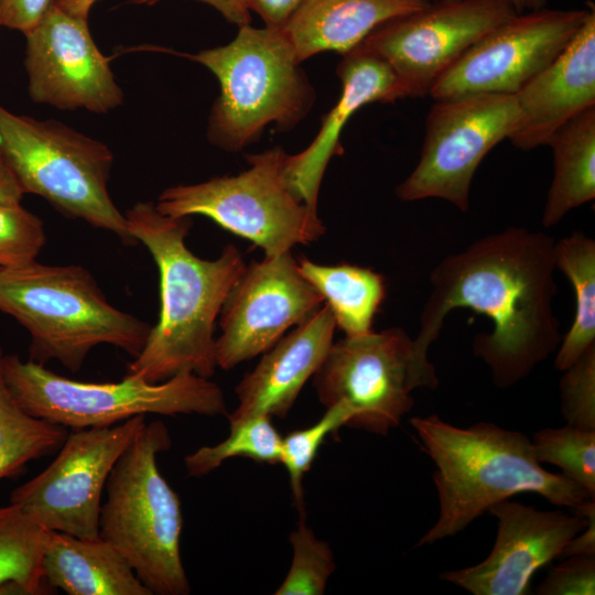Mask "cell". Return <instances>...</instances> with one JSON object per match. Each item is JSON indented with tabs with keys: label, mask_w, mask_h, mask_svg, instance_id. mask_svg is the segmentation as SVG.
<instances>
[{
	"label": "cell",
	"mask_w": 595,
	"mask_h": 595,
	"mask_svg": "<svg viewBox=\"0 0 595 595\" xmlns=\"http://www.w3.org/2000/svg\"><path fill=\"white\" fill-rule=\"evenodd\" d=\"M313 385L326 408L340 401L351 407L346 426L386 435L412 409V391L435 389L439 378L409 334L391 327L334 342Z\"/></svg>",
	"instance_id": "10"
},
{
	"label": "cell",
	"mask_w": 595,
	"mask_h": 595,
	"mask_svg": "<svg viewBox=\"0 0 595 595\" xmlns=\"http://www.w3.org/2000/svg\"><path fill=\"white\" fill-rule=\"evenodd\" d=\"M561 413L566 424L595 431V345L563 371Z\"/></svg>",
	"instance_id": "33"
},
{
	"label": "cell",
	"mask_w": 595,
	"mask_h": 595,
	"mask_svg": "<svg viewBox=\"0 0 595 595\" xmlns=\"http://www.w3.org/2000/svg\"><path fill=\"white\" fill-rule=\"evenodd\" d=\"M518 120L509 140L524 151L545 145L566 121L595 106V9L561 54L516 95Z\"/></svg>",
	"instance_id": "18"
},
{
	"label": "cell",
	"mask_w": 595,
	"mask_h": 595,
	"mask_svg": "<svg viewBox=\"0 0 595 595\" xmlns=\"http://www.w3.org/2000/svg\"><path fill=\"white\" fill-rule=\"evenodd\" d=\"M54 3L66 13L88 19L91 7L97 0H53Z\"/></svg>",
	"instance_id": "40"
},
{
	"label": "cell",
	"mask_w": 595,
	"mask_h": 595,
	"mask_svg": "<svg viewBox=\"0 0 595 595\" xmlns=\"http://www.w3.org/2000/svg\"><path fill=\"white\" fill-rule=\"evenodd\" d=\"M24 35L28 94L33 102L94 113L122 105L123 91L87 19L71 15L52 1Z\"/></svg>",
	"instance_id": "15"
},
{
	"label": "cell",
	"mask_w": 595,
	"mask_h": 595,
	"mask_svg": "<svg viewBox=\"0 0 595 595\" xmlns=\"http://www.w3.org/2000/svg\"><path fill=\"white\" fill-rule=\"evenodd\" d=\"M42 219L19 204L0 203V269L36 260L45 245Z\"/></svg>",
	"instance_id": "32"
},
{
	"label": "cell",
	"mask_w": 595,
	"mask_h": 595,
	"mask_svg": "<svg viewBox=\"0 0 595 595\" xmlns=\"http://www.w3.org/2000/svg\"><path fill=\"white\" fill-rule=\"evenodd\" d=\"M429 1H437V0H429Z\"/></svg>",
	"instance_id": "42"
},
{
	"label": "cell",
	"mask_w": 595,
	"mask_h": 595,
	"mask_svg": "<svg viewBox=\"0 0 595 595\" xmlns=\"http://www.w3.org/2000/svg\"><path fill=\"white\" fill-rule=\"evenodd\" d=\"M282 436L267 415L252 416L230 424L227 439L213 446H202L188 454L185 468L191 477H202L231 457L258 463L280 464Z\"/></svg>",
	"instance_id": "28"
},
{
	"label": "cell",
	"mask_w": 595,
	"mask_h": 595,
	"mask_svg": "<svg viewBox=\"0 0 595 595\" xmlns=\"http://www.w3.org/2000/svg\"><path fill=\"white\" fill-rule=\"evenodd\" d=\"M0 148L24 193L41 196L65 216L136 240L112 202L110 148L55 120L17 115L0 105Z\"/></svg>",
	"instance_id": "8"
},
{
	"label": "cell",
	"mask_w": 595,
	"mask_h": 595,
	"mask_svg": "<svg viewBox=\"0 0 595 595\" xmlns=\"http://www.w3.org/2000/svg\"><path fill=\"white\" fill-rule=\"evenodd\" d=\"M24 194L22 186L0 148V203L19 204Z\"/></svg>",
	"instance_id": "39"
},
{
	"label": "cell",
	"mask_w": 595,
	"mask_h": 595,
	"mask_svg": "<svg viewBox=\"0 0 595 595\" xmlns=\"http://www.w3.org/2000/svg\"><path fill=\"white\" fill-rule=\"evenodd\" d=\"M517 14L507 0H437L387 21L360 45L390 66L399 99L423 97L475 42Z\"/></svg>",
	"instance_id": "13"
},
{
	"label": "cell",
	"mask_w": 595,
	"mask_h": 595,
	"mask_svg": "<svg viewBox=\"0 0 595 595\" xmlns=\"http://www.w3.org/2000/svg\"><path fill=\"white\" fill-rule=\"evenodd\" d=\"M554 239L524 227L482 237L444 258L430 274L431 293L413 339L428 357L445 317L455 309L487 316L493 331L477 334L474 355L490 369L496 387L507 389L554 353L562 339L553 310Z\"/></svg>",
	"instance_id": "1"
},
{
	"label": "cell",
	"mask_w": 595,
	"mask_h": 595,
	"mask_svg": "<svg viewBox=\"0 0 595 595\" xmlns=\"http://www.w3.org/2000/svg\"><path fill=\"white\" fill-rule=\"evenodd\" d=\"M144 425L145 415H137L111 426L73 430L55 459L12 490L10 504L45 530L98 538L108 476Z\"/></svg>",
	"instance_id": "12"
},
{
	"label": "cell",
	"mask_w": 595,
	"mask_h": 595,
	"mask_svg": "<svg viewBox=\"0 0 595 595\" xmlns=\"http://www.w3.org/2000/svg\"><path fill=\"white\" fill-rule=\"evenodd\" d=\"M298 266L303 278L321 294L336 327L345 336L372 332V322L386 299V280L372 269L339 263L318 264L302 257Z\"/></svg>",
	"instance_id": "24"
},
{
	"label": "cell",
	"mask_w": 595,
	"mask_h": 595,
	"mask_svg": "<svg viewBox=\"0 0 595 595\" xmlns=\"http://www.w3.org/2000/svg\"><path fill=\"white\" fill-rule=\"evenodd\" d=\"M162 0H130V3L138 6H154ZM213 7L228 22L237 25L250 24V11L245 0H196Z\"/></svg>",
	"instance_id": "38"
},
{
	"label": "cell",
	"mask_w": 595,
	"mask_h": 595,
	"mask_svg": "<svg viewBox=\"0 0 595 595\" xmlns=\"http://www.w3.org/2000/svg\"><path fill=\"white\" fill-rule=\"evenodd\" d=\"M323 304L291 251L252 261L221 306L217 367L229 370L263 354Z\"/></svg>",
	"instance_id": "16"
},
{
	"label": "cell",
	"mask_w": 595,
	"mask_h": 595,
	"mask_svg": "<svg viewBox=\"0 0 595 595\" xmlns=\"http://www.w3.org/2000/svg\"><path fill=\"white\" fill-rule=\"evenodd\" d=\"M553 260L572 284L574 318L556 349L554 368L564 371L595 345V241L574 231L554 241Z\"/></svg>",
	"instance_id": "25"
},
{
	"label": "cell",
	"mask_w": 595,
	"mask_h": 595,
	"mask_svg": "<svg viewBox=\"0 0 595 595\" xmlns=\"http://www.w3.org/2000/svg\"><path fill=\"white\" fill-rule=\"evenodd\" d=\"M0 346V479L21 474L29 462L58 451L67 429L26 413L14 400L2 374Z\"/></svg>",
	"instance_id": "27"
},
{
	"label": "cell",
	"mask_w": 595,
	"mask_h": 595,
	"mask_svg": "<svg viewBox=\"0 0 595 595\" xmlns=\"http://www.w3.org/2000/svg\"><path fill=\"white\" fill-rule=\"evenodd\" d=\"M553 177L542 214L550 228L595 198V106L562 125L549 139Z\"/></svg>",
	"instance_id": "23"
},
{
	"label": "cell",
	"mask_w": 595,
	"mask_h": 595,
	"mask_svg": "<svg viewBox=\"0 0 595 595\" xmlns=\"http://www.w3.org/2000/svg\"><path fill=\"white\" fill-rule=\"evenodd\" d=\"M539 595H594L595 555H571L554 565L537 588Z\"/></svg>",
	"instance_id": "34"
},
{
	"label": "cell",
	"mask_w": 595,
	"mask_h": 595,
	"mask_svg": "<svg viewBox=\"0 0 595 595\" xmlns=\"http://www.w3.org/2000/svg\"><path fill=\"white\" fill-rule=\"evenodd\" d=\"M587 518L586 527L565 545L560 556L595 555V499L589 498L573 508Z\"/></svg>",
	"instance_id": "36"
},
{
	"label": "cell",
	"mask_w": 595,
	"mask_h": 595,
	"mask_svg": "<svg viewBox=\"0 0 595 595\" xmlns=\"http://www.w3.org/2000/svg\"><path fill=\"white\" fill-rule=\"evenodd\" d=\"M429 0H304L281 26L299 62L322 52H350L378 26Z\"/></svg>",
	"instance_id": "21"
},
{
	"label": "cell",
	"mask_w": 595,
	"mask_h": 595,
	"mask_svg": "<svg viewBox=\"0 0 595 595\" xmlns=\"http://www.w3.org/2000/svg\"><path fill=\"white\" fill-rule=\"evenodd\" d=\"M304 0H245L266 26L281 28Z\"/></svg>",
	"instance_id": "37"
},
{
	"label": "cell",
	"mask_w": 595,
	"mask_h": 595,
	"mask_svg": "<svg viewBox=\"0 0 595 595\" xmlns=\"http://www.w3.org/2000/svg\"><path fill=\"white\" fill-rule=\"evenodd\" d=\"M285 151L275 147L246 159L249 167L196 184L165 188L155 206L172 217L205 216L246 238L267 257L318 240L326 228L317 209L294 192L285 174Z\"/></svg>",
	"instance_id": "9"
},
{
	"label": "cell",
	"mask_w": 595,
	"mask_h": 595,
	"mask_svg": "<svg viewBox=\"0 0 595 595\" xmlns=\"http://www.w3.org/2000/svg\"><path fill=\"white\" fill-rule=\"evenodd\" d=\"M238 29L228 44L186 55L218 80L207 139L228 152L241 151L271 125L279 131L294 128L316 97L281 28L246 24Z\"/></svg>",
	"instance_id": "5"
},
{
	"label": "cell",
	"mask_w": 595,
	"mask_h": 595,
	"mask_svg": "<svg viewBox=\"0 0 595 595\" xmlns=\"http://www.w3.org/2000/svg\"><path fill=\"white\" fill-rule=\"evenodd\" d=\"M335 328L333 314L324 303L264 351L235 388L238 407L226 415L229 424L257 415L284 418L324 361Z\"/></svg>",
	"instance_id": "19"
},
{
	"label": "cell",
	"mask_w": 595,
	"mask_h": 595,
	"mask_svg": "<svg viewBox=\"0 0 595 595\" xmlns=\"http://www.w3.org/2000/svg\"><path fill=\"white\" fill-rule=\"evenodd\" d=\"M53 0H0V26L25 34L45 13Z\"/></svg>",
	"instance_id": "35"
},
{
	"label": "cell",
	"mask_w": 595,
	"mask_h": 595,
	"mask_svg": "<svg viewBox=\"0 0 595 595\" xmlns=\"http://www.w3.org/2000/svg\"><path fill=\"white\" fill-rule=\"evenodd\" d=\"M518 120L515 95L476 94L434 100L414 170L396 188L404 202L441 198L462 212L477 167Z\"/></svg>",
	"instance_id": "11"
},
{
	"label": "cell",
	"mask_w": 595,
	"mask_h": 595,
	"mask_svg": "<svg viewBox=\"0 0 595 595\" xmlns=\"http://www.w3.org/2000/svg\"><path fill=\"white\" fill-rule=\"evenodd\" d=\"M46 584L68 595H153L128 561L98 537L47 530L42 555Z\"/></svg>",
	"instance_id": "22"
},
{
	"label": "cell",
	"mask_w": 595,
	"mask_h": 595,
	"mask_svg": "<svg viewBox=\"0 0 595 595\" xmlns=\"http://www.w3.org/2000/svg\"><path fill=\"white\" fill-rule=\"evenodd\" d=\"M410 424L436 467L432 478L440 506L435 523L415 547L456 536L491 506L518 494L533 493L571 509L592 498L563 474L544 469L531 440L519 431L490 422L461 428L436 414L413 416Z\"/></svg>",
	"instance_id": "3"
},
{
	"label": "cell",
	"mask_w": 595,
	"mask_h": 595,
	"mask_svg": "<svg viewBox=\"0 0 595 595\" xmlns=\"http://www.w3.org/2000/svg\"><path fill=\"white\" fill-rule=\"evenodd\" d=\"M171 445L162 421L145 423L138 432L108 476L99 537L119 551L152 594L187 595L181 501L156 463Z\"/></svg>",
	"instance_id": "6"
},
{
	"label": "cell",
	"mask_w": 595,
	"mask_h": 595,
	"mask_svg": "<svg viewBox=\"0 0 595 595\" xmlns=\"http://www.w3.org/2000/svg\"><path fill=\"white\" fill-rule=\"evenodd\" d=\"M498 521L488 556L472 566L447 571L440 578L474 595H527L534 573L559 558L587 523L575 511H542L509 499L491 506Z\"/></svg>",
	"instance_id": "17"
},
{
	"label": "cell",
	"mask_w": 595,
	"mask_h": 595,
	"mask_svg": "<svg viewBox=\"0 0 595 595\" xmlns=\"http://www.w3.org/2000/svg\"><path fill=\"white\" fill-rule=\"evenodd\" d=\"M536 459L556 465L562 474L595 498V431L566 424L537 431L531 440Z\"/></svg>",
	"instance_id": "29"
},
{
	"label": "cell",
	"mask_w": 595,
	"mask_h": 595,
	"mask_svg": "<svg viewBox=\"0 0 595 595\" xmlns=\"http://www.w3.org/2000/svg\"><path fill=\"white\" fill-rule=\"evenodd\" d=\"M293 549L291 566L275 595H322L335 571L333 552L327 542L318 539L300 515L295 530L290 534Z\"/></svg>",
	"instance_id": "31"
},
{
	"label": "cell",
	"mask_w": 595,
	"mask_h": 595,
	"mask_svg": "<svg viewBox=\"0 0 595 595\" xmlns=\"http://www.w3.org/2000/svg\"><path fill=\"white\" fill-rule=\"evenodd\" d=\"M2 374L12 397L26 413L66 429L111 426L147 414H228L220 387L190 371L159 383L134 375H126L119 382H87L4 354Z\"/></svg>",
	"instance_id": "7"
},
{
	"label": "cell",
	"mask_w": 595,
	"mask_h": 595,
	"mask_svg": "<svg viewBox=\"0 0 595 595\" xmlns=\"http://www.w3.org/2000/svg\"><path fill=\"white\" fill-rule=\"evenodd\" d=\"M47 530L18 506L0 507V595H46L42 574Z\"/></svg>",
	"instance_id": "26"
},
{
	"label": "cell",
	"mask_w": 595,
	"mask_h": 595,
	"mask_svg": "<svg viewBox=\"0 0 595 595\" xmlns=\"http://www.w3.org/2000/svg\"><path fill=\"white\" fill-rule=\"evenodd\" d=\"M0 312L29 333L30 360L60 361L72 372L102 344L136 358L152 325L111 305L89 270L79 264L32 261L0 269Z\"/></svg>",
	"instance_id": "4"
},
{
	"label": "cell",
	"mask_w": 595,
	"mask_h": 595,
	"mask_svg": "<svg viewBox=\"0 0 595 595\" xmlns=\"http://www.w3.org/2000/svg\"><path fill=\"white\" fill-rule=\"evenodd\" d=\"M442 1H456V0H442ZM518 13L539 10L545 8L548 0H507Z\"/></svg>",
	"instance_id": "41"
},
{
	"label": "cell",
	"mask_w": 595,
	"mask_h": 595,
	"mask_svg": "<svg viewBox=\"0 0 595 595\" xmlns=\"http://www.w3.org/2000/svg\"><path fill=\"white\" fill-rule=\"evenodd\" d=\"M337 75L340 95L324 116L317 134L309 147L288 154L285 161L289 183L313 209H317L320 186L331 159L343 153L339 138L349 118L365 105L399 100L397 78L390 66L361 45L343 55Z\"/></svg>",
	"instance_id": "20"
},
{
	"label": "cell",
	"mask_w": 595,
	"mask_h": 595,
	"mask_svg": "<svg viewBox=\"0 0 595 595\" xmlns=\"http://www.w3.org/2000/svg\"><path fill=\"white\" fill-rule=\"evenodd\" d=\"M128 230L152 256L160 275V314L141 353L126 375L159 383L190 371L209 378L216 365V320L247 264L234 245L206 260L186 246L192 217L160 213L138 202L126 213Z\"/></svg>",
	"instance_id": "2"
},
{
	"label": "cell",
	"mask_w": 595,
	"mask_h": 595,
	"mask_svg": "<svg viewBox=\"0 0 595 595\" xmlns=\"http://www.w3.org/2000/svg\"><path fill=\"white\" fill-rule=\"evenodd\" d=\"M354 415L351 407L340 401L327 407L326 412L314 424L282 437L280 464L284 465L288 472L300 515L304 513L302 487L304 475L310 470L325 439L340 426L347 425Z\"/></svg>",
	"instance_id": "30"
},
{
	"label": "cell",
	"mask_w": 595,
	"mask_h": 595,
	"mask_svg": "<svg viewBox=\"0 0 595 595\" xmlns=\"http://www.w3.org/2000/svg\"><path fill=\"white\" fill-rule=\"evenodd\" d=\"M588 9L518 13L475 42L432 85L434 100L476 94L516 95L566 47Z\"/></svg>",
	"instance_id": "14"
}]
</instances>
